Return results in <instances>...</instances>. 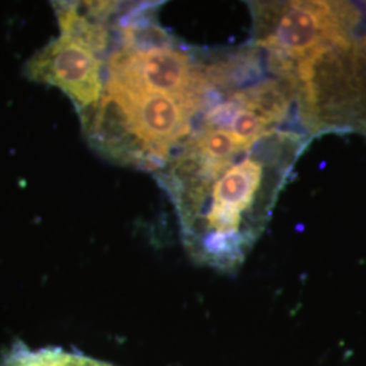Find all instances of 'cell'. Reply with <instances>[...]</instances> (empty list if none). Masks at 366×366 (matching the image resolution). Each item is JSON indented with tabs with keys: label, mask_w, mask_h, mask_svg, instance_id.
<instances>
[{
	"label": "cell",
	"mask_w": 366,
	"mask_h": 366,
	"mask_svg": "<svg viewBox=\"0 0 366 366\" xmlns=\"http://www.w3.org/2000/svg\"><path fill=\"white\" fill-rule=\"evenodd\" d=\"M308 139L288 127L228 157H208L187 144L179 148L157 178L171 197L193 261L224 273L243 264Z\"/></svg>",
	"instance_id": "1"
},
{
	"label": "cell",
	"mask_w": 366,
	"mask_h": 366,
	"mask_svg": "<svg viewBox=\"0 0 366 366\" xmlns=\"http://www.w3.org/2000/svg\"><path fill=\"white\" fill-rule=\"evenodd\" d=\"M210 101L104 81L99 104L81 118V125L104 157L121 164L162 170L187 142Z\"/></svg>",
	"instance_id": "2"
},
{
	"label": "cell",
	"mask_w": 366,
	"mask_h": 366,
	"mask_svg": "<svg viewBox=\"0 0 366 366\" xmlns=\"http://www.w3.org/2000/svg\"><path fill=\"white\" fill-rule=\"evenodd\" d=\"M296 118L308 137L366 136V54L357 36L328 42L292 64Z\"/></svg>",
	"instance_id": "3"
},
{
	"label": "cell",
	"mask_w": 366,
	"mask_h": 366,
	"mask_svg": "<svg viewBox=\"0 0 366 366\" xmlns=\"http://www.w3.org/2000/svg\"><path fill=\"white\" fill-rule=\"evenodd\" d=\"M254 45L269 71L289 78L292 64L319 46L357 36L362 15L349 1H249Z\"/></svg>",
	"instance_id": "4"
},
{
	"label": "cell",
	"mask_w": 366,
	"mask_h": 366,
	"mask_svg": "<svg viewBox=\"0 0 366 366\" xmlns=\"http://www.w3.org/2000/svg\"><path fill=\"white\" fill-rule=\"evenodd\" d=\"M102 57L66 34L52 39L25 66L27 79L64 92L84 118L98 106L105 80Z\"/></svg>",
	"instance_id": "5"
},
{
	"label": "cell",
	"mask_w": 366,
	"mask_h": 366,
	"mask_svg": "<svg viewBox=\"0 0 366 366\" xmlns=\"http://www.w3.org/2000/svg\"><path fill=\"white\" fill-rule=\"evenodd\" d=\"M0 366H114L109 362L94 360L83 354L69 353L59 347L42 350H29L25 346H15Z\"/></svg>",
	"instance_id": "6"
},
{
	"label": "cell",
	"mask_w": 366,
	"mask_h": 366,
	"mask_svg": "<svg viewBox=\"0 0 366 366\" xmlns=\"http://www.w3.org/2000/svg\"><path fill=\"white\" fill-rule=\"evenodd\" d=\"M361 41H362V46H364V51H365V54H366V34H365V37H364V39H361Z\"/></svg>",
	"instance_id": "7"
},
{
	"label": "cell",
	"mask_w": 366,
	"mask_h": 366,
	"mask_svg": "<svg viewBox=\"0 0 366 366\" xmlns=\"http://www.w3.org/2000/svg\"><path fill=\"white\" fill-rule=\"evenodd\" d=\"M365 6H366V3H365Z\"/></svg>",
	"instance_id": "8"
}]
</instances>
